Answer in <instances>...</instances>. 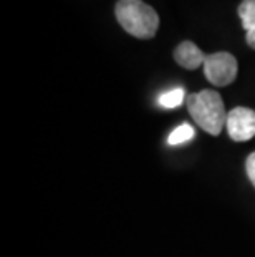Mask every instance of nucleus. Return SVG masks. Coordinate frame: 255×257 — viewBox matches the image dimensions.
<instances>
[{
    "mask_svg": "<svg viewBox=\"0 0 255 257\" xmlns=\"http://www.w3.org/2000/svg\"><path fill=\"white\" fill-rule=\"evenodd\" d=\"M187 111L204 131L209 135H220L227 123V113L220 95L214 90H202L187 96Z\"/></svg>",
    "mask_w": 255,
    "mask_h": 257,
    "instance_id": "nucleus-1",
    "label": "nucleus"
},
{
    "mask_svg": "<svg viewBox=\"0 0 255 257\" xmlns=\"http://www.w3.org/2000/svg\"><path fill=\"white\" fill-rule=\"evenodd\" d=\"M119 25L136 38H153L159 27V17L143 0H118L115 7Z\"/></svg>",
    "mask_w": 255,
    "mask_h": 257,
    "instance_id": "nucleus-2",
    "label": "nucleus"
},
{
    "mask_svg": "<svg viewBox=\"0 0 255 257\" xmlns=\"http://www.w3.org/2000/svg\"><path fill=\"white\" fill-rule=\"evenodd\" d=\"M202 67L205 78L209 80V83L215 86L230 85L237 76V60L234 55L227 52L205 55Z\"/></svg>",
    "mask_w": 255,
    "mask_h": 257,
    "instance_id": "nucleus-3",
    "label": "nucleus"
},
{
    "mask_svg": "<svg viewBox=\"0 0 255 257\" xmlns=\"http://www.w3.org/2000/svg\"><path fill=\"white\" fill-rule=\"evenodd\" d=\"M227 133L234 141H248L255 136V111L237 106L227 113Z\"/></svg>",
    "mask_w": 255,
    "mask_h": 257,
    "instance_id": "nucleus-4",
    "label": "nucleus"
},
{
    "mask_svg": "<svg viewBox=\"0 0 255 257\" xmlns=\"http://www.w3.org/2000/svg\"><path fill=\"white\" fill-rule=\"evenodd\" d=\"M174 60L177 65H181L186 70H196L200 65H204L205 55L202 50L192 42H182L179 43L174 50Z\"/></svg>",
    "mask_w": 255,
    "mask_h": 257,
    "instance_id": "nucleus-5",
    "label": "nucleus"
},
{
    "mask_svg": "<svg viewBox=\"0 0 255 257\" xmlns=\"http://www.w3.org/2000/svg\"><path fill=\"white\" fill-rule=\"evenodd\" d=\"M238 17L247 32V45L255 50V0H242L238 5Z\"/></svg>",
    "mask_w": 255,
    "mask_h": 257,
    "instance_id": "nucleus-6",
    "label": "nucleus"
},
{
    "mask_svg": "<svg viewBox=\"0 0 255 257\" xmlns=\"http://www.w3.org/2000/svg\"><path fill=\"white\" fill-rule=\"evenodd\" d=\"M194 135H196V131L191 126L189 123H182L181 126H177L172 133L169 135V138H167V143L171 146H176V145H182L186 143V141L192 140Z\"/></svg>",
    "mask_w": 255,
    "mask_h": 257,
    "instance_id": "nucleus-7",
    "label": "nucleus"
},
{
    "mask_svg": "<svg viewBox=\"0 0 255 257\" xmlns=\"http://www.w3.org/2000/svg\"><path fill=\"white\" fill-rule=\"evenodd\" d=\"M184 96H186L184 88H174V90L164 93V95H161L159 105L164 108H176L184 101Z\"/></svg>",
    "mask_w": 255,
    "mask_h": 257,
    "instance_id": "nucleus-8",
    "label": "nucleus"
},
{
    "mask_svg": "<svg viewBox=\"0 0 255 257\" xmlns=\"http://www.w3.org/2000/svg\"><path fill=\"white\" fill-rule=\"evenodd\" d=\"M245 169H247V174H248V179H250V183L255 186V151L247 158Z\"/></svg>",
    "mask_w": 255,
    "mask_h": 257,
    "instance_id": "nucleus-9",
    "label": "nucleus"
}]
</instances>
